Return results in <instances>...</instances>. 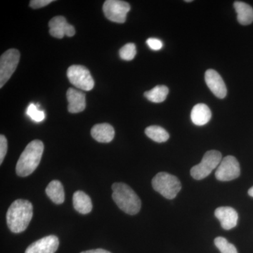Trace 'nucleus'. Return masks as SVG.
Instances as JSON below:
<instances>
[{
	"mask_svg": "<svg viewBox=\"0 0 253 253\" xmlns=\"http://www.w3.org/2000/svg\"><path fill=\"white\" fill-rule=\"evenodd\" d=\"M33 217V205L27 200L18 199L11 205L6 213L8 227L15 234L27 229Z\"/></svg>",
	"mask_w": 253,
	"mask_h": 253,
	"instance_id": "nucleus-1",
	"label": "nucleus"
},
{
	"mask_svg": "<svg viewBox=\"0 0 253 253\" xmlns=\"http://www.w3.org/2000/svg\"><path fill=\"white\" fill-rule=\"evenodd\" d=\"M43 151L42 141L34 140L30 142L18 159L16 167V174L25 177L34 172L41 163Z\"/></svg>",
	"mask_w": 253,
	"mask_h": 253,
	"instance_id": "nucleus-2",
	"label": "nucleus"
},
{
	"mask_svg": "<svg viewBox=\"0 0 253 253\" xmlns=\"http://www.w3.org/2000/svg\"><path fill=\"white\" fill-rule=\"evenodd\" d=\"M112 189L113 201L123 212L134 215L140 211L141 200L129 186L124 183H115Z\"/></svg>",
	"mask_w": 253,
	"mask_h": 253,
	"instance_id": "nucleus-3",
	"label": "nucleus"
},
{
	"mask_svg": "<svg viewBox=\"0 0 253 253\" xmlns=\"http://www.w3.org/2000/svg\"><path fill=\"white\" fill-rule=\"evenodd\" d=\"M152 186L155 191L169 200L174 199L181 189L180 181L176 176L164 172L154 176Z\"/></svg>",
	"mask_w": 253,
	"mask_h": 253,
	"instance_id": "nucleus-4",
	"label": "nucleus"
},
{
	"mask_svg": "<svg viewBox=\"0 0 253 253\" xmlns=\"http://www.w3.org/2000/svg\"><path fill=\"white\" fill-rule=\"evenodd\" d=\"M222 160L219 151L211 150L205 154L202 161L194 166L191 169V175L196 180H201L207 177L214 168L219 166Z\"/></svg>",
	"mask_w": 253,
	"mask_h": 253,
	"instance_id": "nucleus-5",
	"label": "nucleus"
},
{
	"mask_svg": "<svg viewBox=\"0 0 253 253\" xmlns=\"http://www.w3.org/2000/svg\"><path fill=\"white\" fill-rule=\"evenodd\" d=\"M67 77L71 84L84 91H90L94 88V81L90 72L84 66L73 65L68 68Z\"/></svg>",
	"mask_w": 253,
	"mask_h": 253,
	"instance_id": "nucleus-6",
	"label": "nucleus"
},
{
	"mask_svg": "<svg viewBox=\"0 0 253 253\" xmlns=\"http://www.w3.org/2000/svg\"><path fill=\"white\" fill-rule=\"evenodd\" d=\"M20 52L16 49L5 51L0 58V87L6 84L14 74L20 61Z\"/></svg>",
	"mask_w": 253,
	"mask_h": 253,
	"instance_id": "nucleus-7",
	"label": "nucleus"
},
{
	"mask_svg": "<svg viewBox=\"0 0 253 253\" xmlns=\"http://www.w3.org/2000/svg\"><path fill=\"white\" fill-rule=\"evenodd\" d=\"M130 10V5L120 0H107L103 6V11L109 21L118 23L126 22V14Z\"/></svg>",
	"mask_w": 253,
	"mask_h": 253,
	"instance_id": "nucleus-8",
	"label": "nucleus"
},
{
	"mask_svg": "<svg viewBox=\"0 0 253 253\" xmlns=\"http://www.w3.org/2000/svg\"><path fill=\"white\" fill-rule=\"evenodd\" d=\"M241 174L239 161L232 156H228L221 160L215 172L217 180L228 181L234 180Z\"/></svg>",
	"mask_w": 253,
	"mask_h": 253,
	"instance_id": "nucleus-9",
	"label": "nucleus"
},
{
	"mask_svg": "<svg viewBox=\"0 0 253 253\" xmlns=\"http://www.w3.org/2000/svg\"><path fill=\"white\" fill-rule=\"evenodd\" d=\"M49 33L51 36L58 39H62L65 36L73 37L76 34V30L69 24L63 16H55L49 23Z\"/></svg>",
	"mask_w": 253,
	"mask_h": 253,
	"instance_id": "nucleus-10",
	"label": "nucleus"
},
{
	"mask_svg": "<svg viewBox=\"0 0 253 253\" xmlns=\"http://www.w3.org/2000/svg\"><path fill=\"white\" fill-rule=\"evenodd\" d=\"M206 84L214 96L219 99H224L227 94L225 83L220 75L214 70H208L205 74Z\"/></svg>",
	"mask_w": 253,
	"mask_h": 253,
	"instance_id": "nucleus-11",
	"label": "nucleus"
},
{
	"mask_svg": "<svg viewBox=\"0 0 253 253\" xmlns=\"http://www.w3.org/2000/svg\"><path fill=\"white\" fill-rule=\"evenodd\" d=\"M59 246V241L56 236H45L28 246L25 253H55Z\"/></svg>",
	"mask_w": 253,
	"mask_h": 253,
	"instance_id": "nucleus-12",
	"label": "nucleus"
},
{
	"mask_svg": "<svg viewBox=\"0 0 253 253\" xmlns=\"http://www.w3.org/2000/svg\"><path fill=\"white\" fill-rule=\"evenodd\" d=\"M214 215L219 219L221 227L226 230H230L237 225L239 214L231 207H219L215 210Z\"/></svg>",
	"mask_w": 253,
	"mask_h": 253,
	"instance_id": "nucleus-13",
	"label": "nucleus"
},
{
	"mask_svg": "<svg viewBox=\"0 0 253 253\" xmlns=\"http://www.w3.org/2000/svg\"><path fill=\"white\" fill-rule=\"evenodd\" d=\"M68 101V110L70 113L83 112L86 108V96L84 93L69 88L66 93Z\"/></svg>",
	"mask_w": 253,
	"mask_h": 253,
	"instance_id": "nucleus-14",
	"label": "nucleus"
},
{
	"mask_svg": "<svg viewBox=\"0 0 253 253\" xmlns=\"http://www.w3.org/2000/svg\"><path fill=\"white\" fill-rule=\"evenodd\" d=\"M91 134L95 140L100 143H109L115 136V130L108 123L97 124L91 128Z\"/></svg>",
	"mask_w": 253,
	"mask_h": 253,
	"instance_id": "nucleus-15",
	"label": "nucleus"
},
{
	"mask_svg": "<svg viewBox=\"0 0 253 253\" xmlns=\"http://www.w3.org/2000/svg\"><path fill=\"white\" fill-rule=\"evenodd\" d=\"M211 118H212V113L207 105L196 104L191 111V121L196 126H205L211 121Z\"/></svg>",
	"mask_w": 253,
	"mask_h": 253,
	"instance_id": "nucleus-16",
	"label": "nucleus"
},
{
	"mask_svg": "<svg viewBox=\"0 0 253 253\" xmlns=\"http://www.w3.org/2000/svg\"><path fill=\"white\" fill-rule=\"evenodd\" d=\"M73 202L75 209L81 214H88L92 210V203L90 197L83 191H78L74 193Z\"/></svg>",
	"mask_w": 253,
	"mask_h": 253,
	"instance_id": "nucleus-17",
	"label": "nucleus"
},
{
	"mask_svg": "<svg viewBox=\"0 0 253 253\" xmlns=\"http://www.w3.org/2000/svg\"><path fill=\"white\" fill-rule=\"evenodd\" d=\"M234 6L237 13V20L240 24L248 26L253 22V9L244 1H236Z\"/></svg>",
	"mask_w": 253,
	"mask_h": 253,
	"instance_id": "nucleus-18",
	"label": "nucleus"
},
{
	"mask_svg": "<svg viewBox=\"0 0 253 253\" xmlns=\"http://www.w3.org/2000/svg\"><path fill=\"white\" fill-rule=\"evenodd\" d=\"M46 195L55 204H61L64 202L65 193L62 184L58 180L49 183L46 189Z\"/></svg>",
	"mask_w": 253,
	"mask_h": 253,
	"instance_id": "nucleus-19",
	"label": "nucleus"
},
{
	"mask_svg": "<svg viewBox=\"0 0 253 253\" xmlns=\"http://www.w3.org/2000/svg\"><path fill=\"white\" fill-rule=\"evenodd\" d=\"M168 93H169V89L168 86L158 85L151 90L146 91L144 93V96L151 102L161 103L166 99Z\"/></svg>",
	"mask_w": 253,
	"mask_h": 253,
	"instance_id": "nucleus-20",
	"label": "nucleus"
},
{
	"mask_svg": "<svg viewBox=\"0 0 253 253\" xmlns=\"http://www.w3.org/2000/svg\"><path fill=\"white\" fill-rule=\"evenodd\" d=\"M145 134L150 139L158 143L166 142L169 137V134L164 128L156 126H148L145 129Z\"/></svg>",
	"mask_w": 253,
	"mask_h": 253,
	"instance_id": "nucleus-21",
	"label": "nucleus"
},
{
	"mask_svg": "<svg viewBox=\"0 0 253 253\" xmlns=\"http://www.w3.org/2000/svg\"><path fill=\"white\" fill-rule=\"evenodd\" d=\"M214 244L221 253H238L235 246L223 237H217L214 239Z\"/></svg>",
	"mask_w": 253,
	"mask_h": 253,
	"instance_id": "nucleus-22",
	"label": "nucleus"
},
{
	"mask_svg": "<svg viewBox=\"0 0 253 253\" xmlns=\"http://www.w3.org/2000/svg\"><path fill=\"white\" fill-rule=\"evenodd\" d=\"M120 56L121 59L126 61H131L134 59L136 54L135 44L133 43H127L120 49Z\"/></svg>",
	"mask_w": 253,
	"mask_h": 253,
	"instance_id": "nucleus-23",
	"label": "nucleus"
},
{
	"mask_svg": "<svg viewBox=\"0 0 253 253\" xmlns=\"http://www.w3.org/2000/svg\"><path fill=\"white\" fill-rule=\"evenodd\" d=\"M26 114L37 123L42 122L44 121L45 115L42 111H40L34 104H31L28 106Z\"/></svg>",
	"mask_w": 253,
	"mask_h": 253,
	"instance_id": "nucleus-24",
	"label": "nucleus"
},
{
	"mask_svg": "<svg viewBox=\"0 0 253 253\" xmlns=\"http://www.w3.org/2000/svg\"><path fill=\"white\" fill-rule=\"evenodd\" d=\"M8 144L6 138L3 134L0 135V164L4 161L5 156L7 152Z\"/></svg>",
	"mask_w": 253,
	"mask_h": 253,
	"instance_id": "nucleus-25",
	"label": "nucleus"
},
{
	"mask_svg": "<svg viewBox=\"0 0 253 253\" xmlns=\"http://www.w3.org/2000/svg\"><path fill=\"white\" fill-rule=\"evenodd\" d=\"M146 44L151 49L155 50V51H158V50L162 49L163 47L162 41L157 38H149L146 41Z\"/></svg>",
	"mask_w": 253,
	"mask_h": 253,
	"instance_id": "nucleus-26",
	"label": "nucleus"
},
{
	"mask_svg": "<svg viewBox=\"0 0 253 253\" xmlns=\"http://www.w3.org/2000/svg\"><path fill=\"white\" fill-rule=\"evenodd\" d=\"M51 2H53V0H32L30 2V6L33 9H40L47 6Z\"/></svg>",
	"mask_w": 253,
	"mask_h": 253,
	"instance_id": "nucleus-27",
	"label": "nucleus"
},
{
	"mask_svg": "<svg viewBox=\"0 0 253 253\" xmlns=\"http://www.w3.org/2000/svg\"><path fill=\"white\" fill-rule=\"evenodd\" d=\"M81 253H111L109 251H106L104 249H96V250H90V251H84Z\"/></svg>",
	"mask_w": 253,
	"mask_h": 253,
	"instance_id": "nucleus-28",
	"label": "nucleus"
},
{
	"mask_svg": "<svg viewBox=\"0 0 253 253\" xmlns=\"http://www.w3.org/2000/svg\"><path fill=\"white\" fill-rule=\"evenodd\" d=\"M249 194L250 196L253 198V186L249 190Z\"/></svg>",
	"mask_w": 253,
	"mask_h": 253,
	"instance_id": "nucleus-29",
	"label": "nucleus"
},
{
	"mask_svg": "<svg viewBox=\"0 0 253 253\" xmlns=\"http://www.w3.org/2000/svg\"><path fill=\"white\" fill-rule=\"evenodd\" d=\"M186 1V2H191V1H191V0H188V1Z\"/></svg>",
	"mask_w": 253,
	"mask_h": 253,
	"instance_id": "nucleus-30",
	"label": "nucleus"
}]
</instances>
